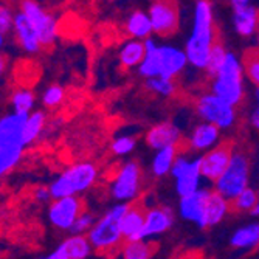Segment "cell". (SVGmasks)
Returning a JSON list of instances; mask_svg holds the SVG:
<instances>
[{"label":"cell","instance_id":"15","mask_svg":"<svg viewBox=\"0 0 259 259\" xmlns=\"http://www.w3.org/2000/svg\"><path fill=\"white\" fill-rule=\"evenodd\" d=\"M209 193L205 188H200L196 193L180 197L179 214L182 219L196 224L199 228H206V202Z\"/></svg>","mask_w":259,"mask_h":259},{"label":"cell","instance_id":"37","mask_svg":"<svg viewBox=\"0 0 259 259\" xmlns=\"http://www.w3.org/2000/svg\"><path fill=\"white\" fill-rule=\"evenodd\" d=\"M93 225H95V219H93V216L90 213H87V211H82V213L78 216V219L75 221V224L70 231L75 233V234H87Z\"/></svg>","mask_w":259,"mask_h":259},{"label":"cell","instance_id":"19","mask_svg":"<svg viewBox=\"0 0 259 259\" xmlns=\"http://www.w3.org/2000/svg\"><path fill=\"white\" fill-rule=\"evenodd\" d=\"M180 140H182L180 129L169 121L155 124L146 134V143L149 145V148L155 151L168 146H179Z\"/></svg>","mask_w":259,"mask_h":259},{"label":"cell","instance_id":"18","mask_svg":"<svg viewBox=\"0 0 259 259\" xmlns=\"http://www.w3.org/2000/svg\"><path fill=\"white\" fill-rule=\"evenodd\" d=\"M146 208L141 203H129V208L123 218V236L124 241L145 239V225H146Z\"/></svg>","mask_w":259,"mask_h":259},{"label":"cell","instance_id":"40","mask_svg":"<svg viewBox=\"0 0 259 259\" xmlns=\"http://www.w3.org/2000/svg\"><path fill=\"white\" fill-rule=\"evenodd\" d=\"M34 199H36L37 202H49L50 199H53L52 191H50V186H49V188H45V186L36 188V191H34Z\"/></svg>","mask_w":259,"mask_h":259},{"label":"cell","instance_id":"20","mask_svg":"<svg viewBox=\"0 0 259 259\" xmlns=\"http://www.w3.org/2000/svg\"><path fill=\"white\" fill-rule=\"evenodd\" d=\"M219 138L221 127H218L213 123L202 121L193 129L190 138H188V143H190V148L194 152H206L208 149L214 148L219 143Z\"/></svg>","mask_w":259,"mask_h":259},{"label":"cell","instance_id":"26","mask_svg":"<svg viewBox=\"0 0 259 259\" xmlns=\"http://www.w3.org/2000/svg\"><path fill=\"white\" fill-rule=\"evenodd\" d=\"M230 245L236 250H254L259 247V224H248L233 233Z\"/></svg>","mask_w":259,"mask_h":259},{"label":"cell","instance_id":"36","mask_svg":"<svg viewBox=\"0 0 259 259\" xmlns=\"http://www.w3.org/2000/svg\"><path fill=\"white\" fill-rule=\"evenodd\" d=\"M137 145L135 138L132 137H127V135H121V137H116L113 141H112V152L115 155H127L134 151Z\"/></svg>","mask_w":259,"mask_h":259},{"label":"cell","instance_id":"25","mask_svg":"<svg viewBox=\"0 0 259 259\" xmlns=\"http://www.w3.org/2000/svg\"><path fill=\"white\" fill-rule=\"evenodd\" d=\"M126 33L131 37L141 39V40L151 37V34L154 33V28H152L149 13L134 11L126 20Z\"/></svg>","mask_w":259,"mask_h":259},{"label":"cell","instance_id":"16","mask_svg":"<svg viewBox=\"0 0 259 259\" xmlns=\"http://www.w3.org/2000/svg\"><path fill=\"white\" fill-rule=\"evenodd\" d=\"M95 250L90 239L84 234L72 233L67 239H64L49 256V259H85Z\"/></svg>","mask_w":259,"mask_h":259},{"label":"cell","instance_id":"38","mask_svg":"<svg viewBox=\"0 0 259 259\" xmlns=\"http://www.w3.org/2000/svg\"><path fill=\"white\" fill-rule=\"evenodd\" d=\"M14 16L16 14H13V11L8 7L4 5L0 8V34H2V42H4L5 34L14 27Z\"/></svg>","mask_w":259,"mask_h":259},{"label":"cell","instance_id":"24","mask_svg":"<svg viewBox=\"0 0 259 259\" xmlns=\"http://www.w3.org/2000/svg\"><path fill=\"white\" fill-rule=\"evenodd\" d=\"M146 56V47H145V40L141 39H134L131 37V40L124 42L120 49L118 58H120V64L124 68H135L138 67L141 62H143Z\"/></svg>","mask_w":259,"mask_h":259},{"label":"cell","instance_id":"29","mask_svg":"<svg viewBox=\"0 0 259 259\" xmlns=\"http://www.w3.org/2000/svg\"><path fill=\"white\" fill-rule=\"evenodd\" d=\"M45 127V113L40 110L28 113V118L23 127V137H25V143L31 145L40 137L42 131Z\"/></svg>","mask_w":259,"mask_h":259},{"label":"cell","instance_id":"28","mask_svg":"<svg viewBox=\"0 0 259 259\" xmlns=\"http://www.w3.org/2000/svg\"><path fill=\"white\" fill-rule=\"evenodd\" d=\"M157 247L149 239H138V241H124L120 254L124 259H149L155 254Z\"/></svg>","mask_w":259,"mask_h":259},{"label":"cell","instance_id":"42","mask_svg":"<svg viewBox=\"0 0 259 259\" xmlns=\"http://www.w3.org/2000/svg\"><path fill=\"white\" fill-rule=\"evenodd\" d=\"M251 214H253V216H259V200H257L256 206L253 208V211H251Z\"/></svg>","mask_w":259,"mask_h":259},{"label":"cell","instance_id":"31","mask_svg":"<svg viewBox=\"0 0 259 259\" xmlns=\"http://www.w3.org/2000/svg\"><path fill=\"white\" fill-rule=\"evenodd\" d=\"M146 89L155 95L160 97H172L176 93V82L172 78H164V76H154V78H146Z\"/></svg>","mask_w":259,"mask_h":259},{"label":"cell","instance_id":"5","mask_svg":"<svg viewBox=\"0 0 259 259\" xmlns=\"http://www.w3.org/2000/svg\"><path fill=\"white\" fill-rule=\"evenodd\" d=\"M244 72L242 61L236 55L228 53L224 65L213 76L211 92L233 106L241 104L244 100Z\"/></svg>","mask_w":259,"mask_h":259},{"label":"cell","instance_id":"30","mask_svg":"<svg viewBox=\"0 0 259 259\" xmlns=\"http://www.w3.org/2000/svg\"><path fill=\"white\" fill-rule=\"evenodd\" d=\"M34 93L28 89H16L11 97H10V103L13 106V110L17 113H31L33 107H34Z\"/></svg>","mask_w":259,"mask_h":259},{"label":"cell","instance_id":"3","mask_svg":"<svg viewBox=\"0 0 259 259\" xmlns=\"http://www.w3.org/2000/svg\"><path fill=\"white\" fill-rule=\"evenodd\" d=\"M28 113L11 112L0 120V172H11L22 160L23 151L28 146L23 137V127Z\"/></svg>","mask_w":259,"mask_h":259},{"label":"cell","instance_id":"27","mask_svg":"<svg viewBox=\"0 0 259 259\" xmlns=\"http://www.w3.org/2000/svg\"><path fill=\"white\" fill-rule=\"evenodd\" d=\"M179 152V146H168V148H163L158 149L157 154L152 158V164H151V169L152 174L155 177H164L171 174V169L176 163L177 154Z\"/></svg>","mask_w":259,"mask_h":259},{"label":"cell","instance_id":"39","mask_svg":"<svg viewBox=\"0 0 259 259\" xmlns=\"http://www.w3.org/2000/svg\"><path fill=\"white\" fill-rule=\"evenodd\" d=\"M254 109L250 115V121H251V126L254 129L259 131V89H256V93H254Z\"/></svg>","mask_w":259,"mask_h":259},{"label":"cell","instance_id":"22","mask_svg":"<svg viewBox=\"0 0 259 259\" xmlns=\"http://www.w3.org/2000/svg\"><path fill=\"white\" fill-rule=\"evenodd\" d=\"M174 218L172 211L164 206H155L148 209L146 225H145V239H151L166 233L172 227Z\"/></svg>","mask_w":259,"mask_h":259},{"label":"cell","instance_id":"17","mask_svg":"<svg viewBox=\"0 0 259 259\" xmlns=\"http://www.w3.org/2000/svg\"><path fill=\"white\" fill-rule=\"evenodd\" d=\"M13 31H14V36H16V40L19 42V45L22 47L23 52H27L30 55H36V53L40 52L42 42H40L36 30L33 28V25L30 23V20L27 19V16L23 14L20 10L14 16Z\"/></svg>","mask_w":259,"mask_h":259},{"label":"cell","instance_id":"12","mask_svg":"<svg viewBox=\"0 0 259 259\" xmlns=\"http://www.w3.org/2000/svg\"><path fill=\"white\" fill-rule=\"evenodd\" d=\"M149 17L154 33L161 37H168L179 30L180 16L176 0H154L149 8Z\"/></svg>","mask_w":259,"mask_h":259},{"label":"cell","instance_id":"1","mask_svg":"<svg viewBox=\"0 0 259 259\" xmlns=\"http://www.w3.org/2000/svg\"><path fill=\"white\" fill-rule=\"evenodd\" d=\"M214 13L209 0H196L193 14V30L186 40L185 52L188 62L197 70H205L209 53L216 44Z\"/></svg>","mask_w":259,"mask_h":259},{"label":"cell","instance_id":"8","mask_svg":"<svg viewBox=\"0 0 259 259\" xmlns=\"http://www.w3.org/2000/svg\"><path fill=\"white\" fill-rule=\"evenodd\" d=\"M196 110L202 121L213 123L221 129H230L236 121V106L213 92L199 97L196 101Z\"/></svg>","mask_w":259,"mask_h":259},{"label":"cell","instance_id":"21","mask_svg":"<svg viewBox=\"0 0 259 259\" xmlns=\"http://www.w3.org/2000/svg\"><path fill=\"white\" fill-rule=\"evenodd\" d=\"M233 25L238 34L253 36L259 30V11L250 4L233 5Z\"/></svg>","mask_w":259,"mask_h":259},{"label":"cell","instance_id":"13","mask_svg":"<svg viewBox=\"0 0 259 259\" xmlns=\"http://www.w3.org/2000/svg\"><path fill=\"white\" fill-rule=\"evenodd\" d=\"M82 213V202L78 196L53 199L49 206V221L58 230H72L75 221Z\"/></svg>","mask_w":259,"mask_h":259},{"label":"cell","instance_id":"14","mask_svg":"<svg viewBox=\"0 0 259 259\" xmlns=\"http://www.w3.org/2000/svg\"><path fill=\"white\" fill-rule=\"evenodd\" d=\"M231 157H233V145L230 141L218 143L214 148L208 149L200 157V169L203 179L214 183L227 169Z\"/></svg>","mask_w":259,"mask_h":259},{"label":"cell","instance_id":"34","mask_svg":"<svg viewBox=\"0 0 259 259\" xmlns=\"http://www.w3.org/2000/svg\"><path fill=\"white\" fill-rule=\"evenodd\" d=\"M227 55L228 52L224 49V45L216 42L213 45V49H211V53H209V59H208V64H206V68H205V72L213 78L219 70L221 67L224 65L225 59H227Z\"/></svg>","mask_w":259,"mask_h":259},{"label":"cell","instance_id":"7","mask_svg":"<svg viewBox=\"0 0 259 259\" xmlns=\"http://www.w3.org/2000/svg\"><path fill=\"white\" fill-rule=\"evenodd\" d=\"M250 182V161L245 154L233 152L224 174L214 182V190L225 196L228 200L236 199Z\"/></svg>","mask_w":259,"mask_h":259},{"label":"cell","instance_id":"9","mask_svg":"<svg viewBox=\"0 0 259 259\" xmlns=\"http://www.w3.org/2000/svg\"><path fill=\"white\" fill-rule=\"evenodd\" d=\"M141 185H143V174L137 161H127L118 168L116 174L110 182V194L118 202L137 200Z\"/></svg>","mask_w":259,"mask_h":259},{"label":"cell","instance_id":"10","mask_svg":"<svg viewBox=\"0 0 259 259\" xmlns=\"http://www.w3.org/2000/svg\"><path fill=\"white\" fill-rule=\"evenodd\" d=\"M171 176L176 180V191L180 197L193 194L200 190V182L203 179L200 169V157L177 155L176 163L171 169Z\"/></svg>","mask_w":259,"mask_h":259},{"label":"cell","instance_id":"35","mask_svg":"<svg viewBox=\"0 0 259 259\" xmlns=\"http://www.w3.org/2000/svg\"><path fill=\"white\" fill-rule=\"evenodd\" d=\"M64 97H65L64 87H61L59 84H53L45 89L44 95H42V103L47 107H56L64 101Z\"/></svg>","mask_w":259,"mask_h":259},{"label":"cell","instance_id":"11","mask_svg":"<svg viewBox=\"0 0 259 259\" xmlns=\"http://www.w3.org/2000/svg\"><path fill=\"white\" fill-rule=\"evenodd\" d=\"M20 11L27 16L33 28L36 30L42 47H50L55 44L58 39V22L49 11H45L34 0H23Z\"/></svg>","mask_w":259,"mask_h":259},{"label":"cell","instance_id":"2","mask_svg":"<svg viewBox=\"0 0 259 259\" xmlns=\"http://www.w3.org/2000/svg\"><path fill=\"white\" fill-rule=\"evenodd\" d=\"M146 56L138 65V72L143 78L164 76V78H177L188 62L186 52L174 45H158L151 37L145 39Z\"/></svg>","mask_w":259,"mask_h":259},{"label":"cell","instance_id":"23","mask_svg":"<svg viewBox=\"0 0 259 259\" xmlns=\"http://www.w3.org/2000/svg\"><path fill=\"white\" fill-rule=\"evenodd\" d=\"M231 206H233L231 200H228L216 190L211 191L206 202V227H214L221 224L225 219V216L230 213Z\"/></svg>","mask_w":259,"mask_h":259},{"label":"cell","instance_id":"32","mask_svg":"<svg viewBox=\"0 0 259 259\" xmlns=\"http://www.w3.org/2000/svg\"><path fill=\"white\" fill-rule=\"evenodd\" d=\"M242 64L250 82L254 84L256 89H259V49L248 50L242 58Z\"/></svg>","mask_w":259,"mask_h":259},{"label":"cell","instance_id":"6","mask_svg":"<svg viewBox=\"0 0 259 259\" xmlns=\"http://www.w3.org/2000/svg\"><path fill=\"white\" fill-rule=\"evenodd\" d=\"M98 171L95 164L90 161H82L72 164L67 168L52 185L50 191L53 199L65 197V196H78L97 182Z\"/></svg>","mask_w":259,"mask_h":259},{"label":"cell","instance_id":"33","mask_svg":"<svg viewBox=\"0 0 259 259\" xmlns=\"http://www.w3.org/2000/svg\"><path fill=\"white\" fill-rule=\"evenodd\" d=\"M259 200V196L257 193L253 190V188H245V190L236 197V199H233L231 200V205L234 208V211H238V213H245V211H253V208L256 206Z\"/></svg>","mask_w":259,"mask_h":259},{"label":"cell","instance_id":"41","mask_svg":"<svg viewBox=\"0 0 259 259\" xmlns=\"http://www.w3.org/2000/svg\"><path fill=\"white\" fill-rule=\"evenodd\" d=\"M233 5H242V4H248L250 0H231Z\"/></svg>","mask_w":259,"mask_h":259},{"label":"cell","instance_id":"4","mask_svg":"<svg viewBox=\"0 0 259 259\" xmlns=\"http://www.w3.org/2000/svg\"><path fill=\"white\" fill-rule=\"evenodd\" d=\"M127 208H129L127 202L116 203L100 221H97L95 225L87 233V238L90 239L93 248L98 253L110 254L112 251L121 248L124 242L121 224Z\"/></svg>","mask_w":259,"mask_h":259}]
</instances>
